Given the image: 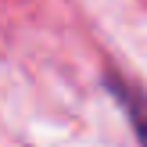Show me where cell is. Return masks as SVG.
Listing matches in <instances>:
<instances>
[{
	"instance_id": "6da1fadb",
	"label": "cell",
	"mask_w": 147,
	"mask_h": 147,
	"mask_svg": "<svg viewBox=\"0 0 147 147\" xmlns=\"http://www.w3.org/2000/svg\"><path fill=\"white\" fill-rule=\"evenodd\" d=\"M108 90H111V97L126 108L129 122H133V133L147 144V97H144V90H133V86L122 83L119 76H108Z\"/></svg>"
}]
</instances>
